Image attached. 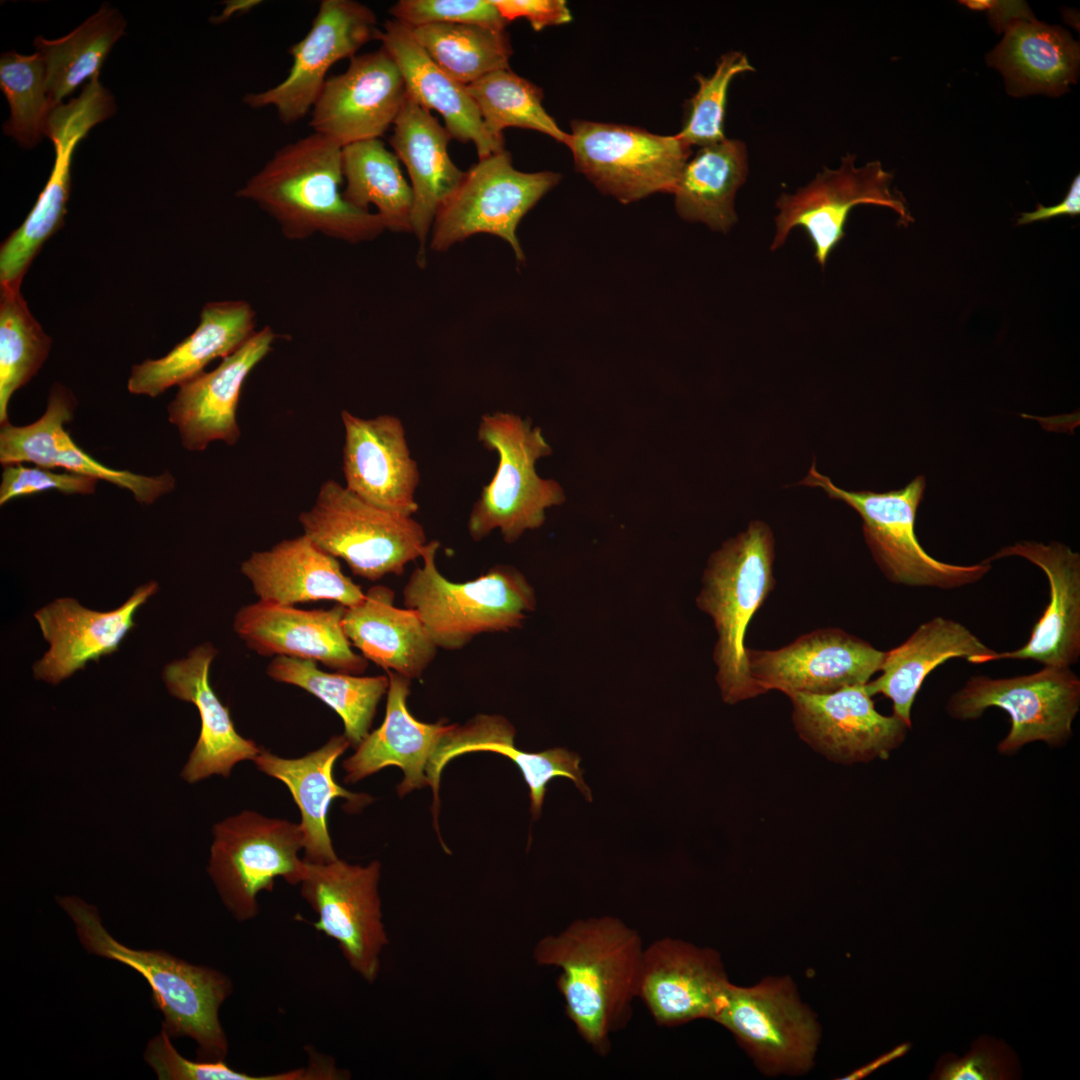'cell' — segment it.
Wrapping results in <instances>:
<instances>
[{"label": "cell", "instance_id": "obj_26", "mask_svg": "<svg viewBox=\"0 0 1080 1080\" xmlns=\"http://www.w3.org/2000/svg\"><path fill=\"white\" fill-rule=\"evenodd\" d=\"M158 590L154 581L137 587L120 607L99 612L72 598L56 599L35 613L49 650L33 666L34 677L58 684L84 669L87 662L118 650L135 626L137 610Z\"/></svg>", "mask_w": 1080, "mask_h": 1080}, {"label": "cell", "instance_id": "obj_6", "mask_svg": "<svg viewBox=\"0 0 1080 1080\" xmlns=\"http://www.w3.org/2000/svg\"><path fill=\"white\" fill-rule=\"evenodd\" d=\"M477 436L485 448L497 452L499 461L472 507L468 531L479 541L498 529L511 544L525 531L541 527L546 510L565 501L560 484L536 472V462L552 449L539 427L509 412L483 415Z\"/></svg>", "mask_w": 1080, "mask_h": 1080}, {"label": "cell", "instance_id": "obj_35", "mask_svg": "<svg viewBox=\"0 0 1080 1080\" xmlns=\"http://www.w3.org/2000/svg\"><path fill=\"white\" fill-rule=\"evenodd\" d=\"M349 746L345 735H336L300 758H281L261 748L254 759L260 771L288 787L300 810L305 862L327 864L338 859L327 826L328 809L334 798L347 799L348 811L358 810L372 801L367 794L347 791L334 779L335 761Z\"/></svg>", "mask_w": 1080, "mask_h": 1080}, {"label": "cell", "instance_id": "obj_12", "mask_svg": "<svg viewBox=\"0 0 1080 1080\" xmlns=\"http://www.w3.org/2000/svg\"><path fill=\"white\" fill-rule=\"evenodd\" d=\"M98 77L86 83L76 98L56 105L49 114L45 135L54 145V165L24 222L1 244L0 289L19 290L44 243L62 227L70 195L73 153L94 126L116 111L113 95Z\"/></svg>", "mask_w": 1080, "mask_h": 1080}, {"label": "cell", "instance_id": "obj_14", "mask_svg": "<svg viewBox=\"0 0 1080 1080\" xmlns=\"http://www.w3.org/2000/svg\"><path fill=\"white\" fill-rule=\"evenodd\" d=\"M729 1030L763 1070H808L818 1046L819 1025L786 978L752 987L728 982L712 1017Z\"/></svg>", "mask_w": 1080, "mask_h": 1080}, {"label": "cell", "instance_id": "obj_28", "mask_svg": "<svg viewBox=\"0 0 1080 1080\" xmlns=\"http://www.w3.org/2000/svg\"><path fill=\"white\" fill-rule=\"evenodd\" d=\"M241 572L260 601L279 605L325 600L352 607L365 595L342 572L337 558L304 534L252 552L242 562Z\"/></svg>", "mask_w": 1080, "mask_h": 1080}, {"label": "cell", "instance_id": "obj_55", "mask_svg": "<svg viewBox=\"0 0 1080 1080\" xmlns=\"http://www.w3.org/2000/svg\"><path fill=\"white\" fill-rule=\"evenodd\" d=\"M225 3H226L225 8H224L222 14L220 16H218V17L213 18V20H212L213 22L221 23V22H224V21L230 19L231 17H233L235 15L244 14L246 12H249L254 7L260 5L262 3V1H260V0H230V1H226Z\"/></svg>", "mask_w": 1080, "mask_h": 1080}, {"label": "cell", "instance_id": "obj_39", "mask_svg": "<svg viewBox=\"0 0 1080 1080\" xmlns=\"http://www.w3.org/2000/svg\"><path fill=\"white\" fill-rule=\"evenodd\" d=\"M747 173V148L741 140L726 138L700 147L685 164L673 191L678 215L728 232L737 222L734 199Z\"/></svg>", "mask_w": 1080, "mask_h": 1080}, {"label": "cell", "instance_id": "obj_18", "mask_svg": "<svg viewBox=\"0 0 1080 1080\" xmlns=\"http://www.w3.org/2000/svg\"><path fill=\"white\" fill-rule=\"evenodd\" d=\"M885 652L839 628L818 629L774 650L746 649L749 674L763 693L826 694L866 684Z\"/></svg>", "mask_w": 1080, "mask_h": 1080}, {"label": "cell", "instance_id": "obj_15", "mask_svg": "<svg viewBox=\"0 0 1080 1080\" xmlns=\"http://www.w3.org/2000/svg\"><path fill=\"white\" fill-rule=\"evenodd\" d=\"M855 155L841 158L837 169L824 168L806 186L794 194L784 193L776 202V231L771 250L780 248L790 231L803 228L814 247V257L822 268L829 255L845 236V225L853 207L871 204L892 209L899 224L913 222L906 201L891 190L893 174L879 161L856 167Z\"/></svg>", "mask_w": 1080, "mask_h": 1080}, {"label": "cell", "instance_id": "obj_23", "mask_svg": "<svg viewBox=\"0 0 1080 1080\" xmlns=\"http://www.w3.org/2000/svg\"><path fill=\"white\" fill-rule=\"evenodd\" d=\"M345 606L301 610L258 600L241 607L233 628L245 645L264 657L320 662L337 672L361 674L368 660L352 649L343 628Z\"/></svg>", "mask_w": 1080, "mask_h": 1080}, {"label": "cell", "instance_id": "obj_9", "mask_svg": "<svg viewBox=\"0 0 1080 1080\" xmlns=\"http://www.w3.org/2000/svg\"><path fill=\"white\" fill-rule=\"evenodd\" d=\"M207 871L231 915L239 922L258 914L257 895L272 891L277 877L300 884L306 862L300 824L243 811L213 827Z\"/></svg>", "mask_w": 1080, "mask_h": 1080}, {"label": "cell", "instance_id": "obj_19", "mask_svg": "<svg viewBox=\"0 0 1080 1080\" xmlns=\"http://www.w3.org/2000/svg\"><path fill=\"white\" fill-rule=\"evenodd\" d=\"M407 96L404 78L382 46L350 59L347 69L327 78L309 125L341 147L383 136Z\"/></svg>", "mask_w": 1080, "mask_h": 1080}, {"label": "cell", "instance_id": "obj_48", "mask_svg": "<svg viewBox=\"0 0 1080 1080\" xmlns=\"http://www.w3.org/2000/svg\"><path fill=\"white\" fill-rule=\"evenodd\" d=\"M162 1028L147 1044L144 1058L160 1080H309L308 1067L296 1068L269 1075L239 1072L224 1061H192L184 1058L171 1043Z\"/></svg>", "mask_w": 1080, "mask_h": 1080}, {"label": "cell", "instance_id": "obj_11", "mask_svg": "<svg viewBox=\"0 0 1080 1080\" xmlns=\"http://www.w3.org/2000/svg\"><path fill=\"white\" fill-rule=\"evenodd\" d=\"M560 180L561 175L552 171L515 169L506 149L479 159L438 211L431 248L445 251L475 234L487 233L508 242L517 260L524 262L517 227Z\"/></svg>", "mask_w": 1080, "mask_h": 1080}, {"label": "cell", "instance_id": "obj_7", "mask_svg": "<svg viewBox=\"0 0 1080 1080\" xmlns=\"http://www.w3.org/2000/svg\"><path fill=\"white\" fill-rule=\"evenodd\" d=\"M799 484L822 488L830 498L845 502L861 516L866 544L885 577L895 584L953 589L979 581L991 569L984 561L973 565L939 561L923 549L915 533L917 509L926 486L923 475L899 490L847 491L819 473L813 462Z\"/></svg>", "mask_w": 1080, "mask_h": 1080}, {"label": "cell", "instance_id": "obj_34", "mask_svg": "<svg viewBox=\"0 0 1080 1080\" xmlns=\"http://www.w3.org/2000/svg\"><path fill=\"white\" fill-rule=\"evenodd\" d=\"M256 314L243 300L206 303L197 328L165 356L131 367L128 391L157 397L173 386L195 378L217 358L239 349L256 331Z\"/></svg>", "mask_w": 1080, "mask_h": 1080}, {"label": "cell", "instance_id": "obj_25", "mask_svg": "<svg viewBox=\"0 0 1080 1080\" xmlns=\"http://www.w3.org/2000/svg\"><path fill=\"white\" fill-rule=\"evenodd\" d=\"M276 334L269 326L256 331L239 349L178 386L168 405V419L176 426L182 446L192 452L211 442L235 445L241 435L237 409L242 387L254 368L271 352Z\"/></svg>", "mask_w": 1080, "mask_h": 1080}, {"label": "cell", "instance_id": "obj_33", "mask_svg": "<svg viewBox=\"0 0 1080 1080\" xmlns=\"http://www.w3.org/2000/svg\"><path fill=\"white\" fill-rule=\"evenodd\" d=\"M514 727L505 718L480 714L463 726L454 724L432 755L426 774L434 795V817L439 807V783L444 766L453 758L477 751H490L510 758L521 770L529 786L530 812L534 819L541 814L547 783L555 777L572 780L588 802L592 794L583 780L578 754L565 748L529 753L514 745Z\"/></svg>", "mask_w": 1080, "mask_h": 1080}, {"label": "cell", "instance_id": "obj_2", "mask_svg": "<svg viewBox=\"0 0 1080 1080\" xmlns=\"http://www.w3.org/2000/svg\"><path fill=\"white\" fill-rule=\"evenodd\" d=\"M341 154L339 144L312 132L279 148L236 195L272 217L290 240L316 233L349 243L373 240L385 227L376 213L344 199Z\"/></svg>", "mask_w": 1080, "mask_h": 1080}, {"label": "cell", "instance_id": "obj_20", "mask_svg": "<svg viewBox=\"0 0 1080 1080\" xmlns=\"http://www.w3.org/2000/svg\"><path fill=\"white\" fill-rule=\"evenodd\" d=\"M788 697L799 737L836 763L887 759L910 728L894 714H880L865 684L826 694L794 693Z\"/></svg>", "mask_w": 1080, "mask_h": 1080}, {"label": "cell", "instance_id": "obj_16", "mask_svg": "<svg viewBox=\"0 0 1080 1080\" xmlns=\"http://www.w3.org/2000/svg\"><path fill=\"white\" fill-rule=\"evenodd\" d=\"M380 863L352 865L337 859L306 862L301 895L318 916L313 927L338 943L351 969L376 981L380 956L388 944L378 893Z\"/></svg>", "mask_w": 1080, "mask_h": 1080}, {"label": "cell", "instance_id": "obj_21", "mask_svg": "<svg viewBox=\"0 0 1080 1080\" xmlns=\"http://www.w3.org/2000/svg\"><path fill=\"white\" fill-rule=\"evenodd\" d=\"M77 400L70 389L61 383L51 387L44 414L35 422L15 426L7 422L0 429V463L5 465L34 463L46 468H63L112 483L132 493L141 504H153L175 487L169 471L156 476L115 470L94 460L71 439L64 425L76 410Z\"/></svg>", "mask_w": 1080, "mask_h": 1080}, {"label": "cell", "instance_id": "obj_17", "mask_svg": "<svg viewBox=\"0 0 1080 1080\" xmlns=\"http://www.w3.org/2000/svg\"><path fill=\"white\" fill-rule=\"evenodd\" d=\"M379 29L372 9L354 0H322L307 34L291 45L292 65L286 78L263 91L248 93L251 109L273 108L284 125L303 119L320 94L327 73L340 60L353 58Z\"/></svg>", "mask_w": 1080, "mask_h": 1080}, {"label": "cell", "instance_id": "obj_49", "mask_svg": "<svg viewBox=\"0 0 1080 1080\" xmlns=\"http://www.w3.org/2000/svg\"><path fill=\"white\" fill-rule=\"evenodd\" d=\"M388 12L411 28L452 23L505 30L509 24L491 0H399Z\"/></svg>", "mask_w": 1080, "mask_h": 1080}, {"label": "cell", "instance_id": "obj_36", "mask_svg": "<svg viewBox=\"0 0 1080 1080\" xmlns=\"http://www.w3.org/2000/svg\"><path fill=\"white\" fill-rule=\"evenodd\" d=\"M996 652L961 623L935 617L921 624L899 646L885 652L882 673L865 684L870 696L882 694L893 703V714L911 727V708L932 670L952 658L984 664Z\"/></svg>", "mask_w": 1080, "mask_h": 1080}, {"label": "cell", "instance_id": "obj_10", "mask_svg": "<svg viewBox=\"0 0 1080 1080\" xmlns=\"http://www.w3.org/2000/svg\"><path fill=\"white\" fill-rule=\"evenodd\" d=\"M575 168L604 194L624 204L673 193L691 146L677 135L639 127L575 120L566 145Z\"/></svg>", "mask_w": 1080, "mask_h": 1080}, {"label": "cell", "instance_id": "obj_43", "mask_svg": "<svg viewBox=\"0 0 1080 1080\" xmlns=\"http://www.w3.org/2000/svg\"><path fill=\"white\" fill-rule=\"evenodd\" d=\"M411 31L429 57L464 85L491 72L510 68L513 48L506 30L433 23L411 28Z\"/></svg>", "mask_w": 1080, "mask_h": 1080}, {"label": "cell", "instance_id": "obj_53", "mask_svg": "<svg viewBox=\"0 0 1080 1080\" xmlns=\"http://www.w3.org/2000/svg\"><path fill=\"white\" fill-rule=\"evenodd\" d=\"M970 9L989 12V18L995 29L1000 32L1014 19L1032 16L1024 2L1019 1H961Z\"/></svg>", "mask_w": 1080, "mask_h": 1080}, {"label": "cell", "instance_id": "obj_54", "mask_svg": "<svg viewBox=\"0 0 1080 1080\" xmlns=\"http://www.w3.org/2000/svg\"><path fill=\"white\" fill-rule=\"evenodd\" d=\"M1080 214V175L1077 174L1073 179L1070 189L1067 192L1064 200L1051 207H1044L1038 205L1037 210L1033 212H1026L1018 219V224H1029L1035 221L1047 220L1058 215H1079Z\"/></svg>", "mask_w": 1080, "mask_h": 1080}, {"label": "cell", "instance_id": "obj_30", "mask_svg": "<svg viewBox=\"0 0 1080 1080\" xmlns=\"http://www.w3.org/2000/svg\"><path fill=\"white\" fill-rule=\"evenodd\" d=\"M390 145L407 168L413 192L412 232L419 240V262L440 208L460 185L465 172L451 160V135L430 111L408 95L393 124Z\"/></svg>", "mask_w": 1080, "mask_h": 1080}, {"label": "cell", "instance_id": "obj_4", "mask_svg": "<svg viewBox=\"0 0 1080 1080\" xmlns=\"http://www.w3.org/2000/svg\"><path fill=\"white\" fill-rule=\"evenodd\" d=\"M774 558L771 528L753 520L710 555L703 572L696 604L711 617L717 631L713 660L727 704L764 694L749 674L745 637L751 619L775 586Z\"/></svg>", "mask_w": 1080, "mask_h": 1080}, {"label": "cell", "instance_id": "obj_40", "mask_svg": "<svg viewBox=\"0 0 1080 1080\" xmlns=\"http://www.w3.org/2000/svg\"><path fill=\"white\" fill-rule=\"evenodd\" d=\"M341 160L344 199L362 210L374 205L385 229L412 232L413 192L395 153L376 138L342 147Z\"/></svg>", "mask_w": 1080, "mask_h": 1080}, {"label": "cell", "instance_id": "obj_8", "mask_svg": "<svg viewBox=\"0 0 1080 1080\" xmlns=\"http://www.w3.org/2000/svg\"><path fill=\"white\" fill-rule=\"evenodd\" d=\"M298 521L316 546L370 581L402 575L427 544L423 526L412 516L373 506L333 479L323 482L313 506Z\"/></svg>", "mask_w": 1080, "mask_h": 1080}, {"label": "cell", "instance_id": "obj_51", "mask_svg": "<svg viewBox=\"0 0 1080 1080\" xmlns=\"http://www.w3.org/2000/svg\"><path fill=\"white\" fill-rule=\"evenodd\" d=\"M0 484V505L23 496L41 491L57 490L64 494L90 495L96 490L98 479L73 473L55 472L41 466L25 467L23 464L3 466Z\"/></svg>", "mask_w": 1080, "mask_h": 1080}, {"label": "cell", "instance_id": "obj_24", "mask_svg": "<svg viewBox=\"0 0 1080 1080\" xmlns=\"http://www.w3.org/2000/svg\"><path fill=\"white\" fill-rule=\"evenodd\" d=\"M728 982L715 950L665 937L643 950L637 998L657 1024L678 1026L711 1020Z\"/></svg>", "mask_w": 1080, "mask_h": 1080}, {"label": "cell", "instance_id": "obj_1", "mask_svg": "<svg viewBox=\"0 0 1080 1080\" xmlns=\"http://www.w3.org/2000/svg\"><path fill=\"white\" fill-rule=\"evenodd\" d=\"M643 950L639 934L611 916L576 920L533 949L536 964L561 970L557 987L566 1014L600 1055L631 1019Z\"/></svg>", "mask_w": 1080, "mask_h": 1080}, {"label": "cell", "instance_id": "obj_37", "mask_svg": "<svg viewBox=\"0 0 1080 1080\" xmlns=\"http://www.w3.org/2000/svg\"><path fill=\"white\" fill-rule=\"evenodd\" d=\"M343 628L367 660L410 679L423 674L438 649L418 614L396 607L393 590L383 585L372 586L360 603L346 608Z\"/></svg>", "mask_w": 1080, "mask_h": 1080}, {"label": "cell", "instance_id": "obj_29", "mask_svg": "<svg viewBox=\"0 0 1080 1080\" xmlns=\"http://www.w3.org/2000/svg\"><path fill=\"white\" fill-rule=\"evenodd\" d=\"M216 654L210 643H204L163 670L169 693L194 704L201 719L199 738L181 772V777L189 783L214 774L227 778L236 763L254 760L261 750L254 741L236 731L229 708L210 686L209 669Z\"/></svg>", "mask_w": 1080, "mask_h": 1080}, {"label": "cell", "instance_id": "obj_27", "mask_svg": "<svg viewBox=\"0 0 1080 1080\" xmlns=\"http://www.w3.org/2000/svg\"><path fill=\"white\" fill-rule=\"evenodd\" d=\"M1019 556L1044 571L1049 602L1027 643L1014 651L995 653L999 659L1034 660L1044 666L1070 668L1080 656V555L1058 542H1018L983 560L990 563Z\"/></svg>", "mask_w": 1080, "mask_h": 1080}, {"label": "cell", "instance_id": "obj_3", "mask_svg": "<svg viewBox=\"0 0 1080 1080\" xmlns=\"http://www.w3.org/2000/svg\"><path fill=\"white\" fill-rule=\"evenodd\" d=\"M58 903L72 919L87 951L127 965L146 979L171 1038H192L202 1061L225 1060L229 1045L219 1009L233 990L228 976L163 951L126 947L105 929L94 906L74 896L61 897Z\"/></svg>", "mask_w": 1080, "mask_h": 1080}, {"label": "cell", "instance_id": "obj_13", "mask_svg": "<svg viewBox=\"0 0 1080 1080\" xmlns=\"http://www.w3.org/2000/svg\"><path fill=\"white\" fill-rule=\"evenodd\" d=\"M1079 706L1077 675L1070 668L1044 666L1012 678L972 677L950 698L947 710L960 720L977 719L989 707L1006 711L1011 727L998 750L1008 754L1033 741L1050 746L1065 742Z\"/></svg>", "mask_w": 1080, "mask_h": 1080}, {"label": "cell", "instance_id": "obj_52", "mask_svg": "<svg viewBox=\"0 0 1080 1080\" xmlns=\"http://www.w3.org/2000/svg\"><path fill=\"white\" fill-rule=\"evenodd\" d=\"M501 15L510 23L525 18L535 31L548 26L565 24L572 16L564 0H491Z\"/></svg>", "mask_w": 1080, "mask_h": 1080}, {"label": "cell", "instance_id": "obj_45", "mask_svg": "<svg viewBox=\"0 0 1080 1080\" xmlns=\"http://www.w3.org/2000/svg\"><path fill=\"white\" fill-rule=\"evenodd\" d=\"M52 338L32 315L20 290L0 289V423L13 394L41 369Z\"/></svg>", "mask_w": 1080, "mask_h": 1080}, {"label": "cell", "instance_id": "obj_44", "mask_svg": "<svg viewBox=\"0 0 1080 1080\" xmlns=\"http://www.w3.org/2000/svg\"><path fill=\"white\" fill-rule=\"evenodd\" d=\"M486 130L504 140L508 127L531 129L567 145L569 134L560 129L542 105L543 90L509 69L491 72L466 85Z\"/></svg>", "mask_w": 1080, "mask_h": 1080}, {"label": "cell", "instance_id": "obj_47", "mask_svg": "<svg viewBox=\"0 0 1080 1080\" xmlns=\"http://www.w3.org/2000/svg\"><path fill=\"white\" fill-rule=\"evenodd\" d=\"M753 70L746 54L729 51L720 57L710 76L696 75L698 89L689 100L683 127L676 135L691 147L726 139L724 118L729 86L737 75Z\"/></svg>", "mask_w": 1080, "mask_h": 1080}, {"label": "cell", "instance_id": "obj_50", "mask_svg": "<svg viewBox=\"0 0 1080 1080\" xmlns=\"http://www.w3.org/2000/svg\"><path fill=\"white\" fill-rule=\"evenodd\" d=\"M931 1079L938 1080H1009L1019 1078V1064L1014 1052L1002 1041L982 1036L976 1039L964 1057L942 1056Z\"/></svg>", "mask_w": 1080, "mask_h": 1080}, {"label": "cell", "instance_id": "obj_22", "mask_svg": "<svg viewBox=\"0 0 1080 1080\" xmlns=\"http://www.w3.org/2000/svg\"><path fill=\"white\" fill-rule=\"evenodd\" d=\"M345 431L342 468L345 487L361 500L391 513L418 511L420 475L401 420L384 414L363 419L341 412Z\"/></svg>", "mask_w": 1080, "mask_h": 1080}, {"label": "cell", "instance_id": "obj_5", "mask_svg": "<svg viewBox=\"0 0 1080 1080\" xmlns=\"http://www.w3.org/2000/svg\"><path fill=\"white\" fill-rule=\"evenodd\" d=\"M439 547L437 540L427 542L422 565L403 589L405 607L418 614L438 648L458 650L479 634L518 628L535 609L534 589L518 569L496 565L474 580L452 582L436 566Z\"/></svg>", "mask_w": 1080, "mask_h": 1080}, {"label": "cell", "instance_id": "obj_41", "mask_svg": "<svg viewBox=\"0 0 1080 1080\" xmlns=\"http://www.w3.org/2000/svg\"><path fill=\"white\" fill-rule=\"evenodd\" d=\"M125 26L118 10L105 3L68 35L54 40L35 38L34 47L45 67L48 98L54 107L99 76Z\"/></svg>", "mask_w": 1080, "mask_h": 1080}, {"label": "cell", "instance_id": "obj_38", "mask_svg": "<svg viewBox=\"0 0 1080 1080\" xmlns=\"http://www.w3.org/2000/svg\"><path fill=\"white\" fill-rule=\"evenodd\" d=\"M1004 32L987 63L1001 71L1009 94L1058 96L1076 83L1079 45L1067 30L1032 15L1012 20Z\"/></svg>", "mask_w": 1080, "mask_h": 1080}, {"label": "cell", "instance_id": "obj_31", "mask_svg": "<svg viewBox=\"0 0 1080 1080\" xmlns=\"http://www.w3.org/2000/svg\"><path fill=\"white\" fill-rule=\"evenodd\" d=\"M389 678L385 719L357 746L343 762L346 783L357 782L387 766H398L404 773L398 785L403 796L413 789L429 785L426 769L442 738L454 724L423 723L407 708L411 679L393 671Z\"/></svg>", "mask_w": 1080, "mask_h": 1080}, {"label": "cell", "instance_id": "obj_42", "mask_svg": "<svg viewBox=\"0 0 1080 1080\" xmlns=\"http://www.w3.org/2000/svg\"><path fill=\"white\" fill-rule=\"evenodd\" d=\"M266 673L276 682L307 691L333 709L342 719L344 735L353 747L369 734L378 703L389 687L388 676L329 673L314 661L286 656L274 657Z\"/></svg>", "mask_w": 1080, "mask_h": 1080}, {"label": "cell", "instance_id": "obj_46", "mask_svg": "<svg viewBox=\"0 0 1080 1080\" xmlns=\"http://www.w3.org/2000/svg\"><path fill=\"white\" fill-rule=\"evenodd\" d=\"M0 88L10 106L4 134L22 147L33 148L45 135L47 120L54 108L46 90L44 63L35 52L30 55L8 51L0 58Z\"/></svg>", "mask_w": 1080, "mask_h": 1080}, {"label": "cell", "instance_id": "obj_32", "mask_svg": "<svg viewBox=\"0 0 1080 1080\" xmlns=\"http://www.w3.org/2000/svg\"><path fill=\"white\" fill-rule=\"evenodd\" d=\"M377 40L400 69L407 95L428 111L443 117L452 139L473 142L479 159L504 150V140L486 130L466 85L442 70L414 38L411 28L398 20L385 21Z\"/></svg>", "mask_w": 1080, "mask_h": 1080}]
</instances>
